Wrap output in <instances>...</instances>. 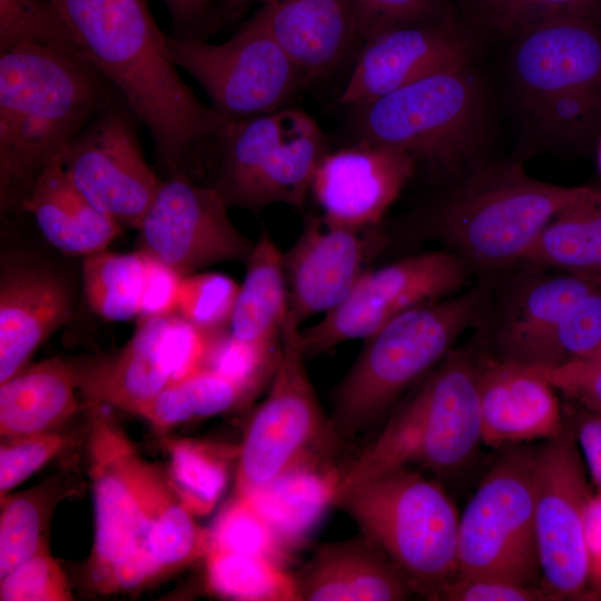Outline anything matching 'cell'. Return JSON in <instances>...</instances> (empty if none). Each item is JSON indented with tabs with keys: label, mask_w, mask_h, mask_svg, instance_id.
<instances>
[{
	"label": "cell",
	"mask_w": 601,
	"mask_h": 601,
	"mask_svg": "<svg viewBox=\"0 0 601 601\" xmlns=\"http://www.w3.org/2000/svg\"><path fill=\"white\" fill-rule=\"evenodd\" d=\"M437 597L450 601H538L552 600L533 585L495 577H463L447 581Z\"/></svg>",
	"instance_id": "cell-47"
},
{
	"label": "cell",
	"mask_w": 601,
	"mask_h": 601,
	"mask_svg": "<svg viewBox=\"0 0 601 601\" xmlns=\"http://www.w3.org/2000/svg\"><path fill=\"white\" fill-rule=\"evenodd\" d=\"M280 356V339L272 343L246 342L229 328L216 333L206 370L245 390L253 398L272 380Z\"/></svg>",
	"instance_id": "cell-40"
},
{
	"label": "cell",
	"mask_w": 601,
	"mask_h": 601,
	"mask_svg": "<svg viewBox=\"0 0 601 601\" xmlns=\"http://www.w3.org/2000/svg\"><path fill=\"white\" fill-rule=\"evenodd\" d=\"M506 100L523 139L580 148L601 135V21L561 19L511 39Z\"/></svg>",
	"instance_id": "cell-3"
},
{
	"label": "cell",
	"mask_w": 601,
	"mask_h": 601,
	"mask_svg": "<svg viewBox=\"0 0 601 601\" xmlns=\"http://www.w3.org/2000/svg\"><path fill=\"white\" fill-rule=\"evenodd\" d=\"M272 0H219L217 19L233 22L243 18L255 4L263 6Z\"/></svg>",
	"instance_id": "cell-52"
},
{
	"label": "cell",
	"mask_w": 601,
	"mask_h": 601,
	"mask_svg": "<svg viewBox=\"0 0 601 601\" xmlns=\"http://www.w3.org/2000/svg\"><path fill=\"white\" fill-rule=\"evenodd\" d=\"M169 455L168 481L179 501L194 516L211 512L229 479L231 457L238 449L194 441L165 439Z\"/></svg>",
	"instance_id": "cell-33"
},
{
	"label": "cell",
	"mask_w": 601,
	"mask_h": 601,
	"mask_svg": "<svg viewBox=\"0 0 601 601\" xmlns=\"http://www.w3.org/2000/svg\"><path fill=\"white\" fill-rule=\"evenodd\" d=\"M600 347L601 285L580 298L562 317L540 368H554L585 358Z\"/></svg>",
	"instance_id": "cell-42"
},
{
	"label": "cell",
	"mask_w": 601,
	"mask_h": 601,
	"mask_svg": "<svg viewBox=\"0 0 601 601\" xmlns=\"http://www.w3.org/2000/svg\"><path fill=\"white\" fill-rule=\"evenodd\" d=\"M139 124L120 95L86 124L61 157L69 180L93 207L135 229L164 181L145 159Z\"/></svg>",
	"instance_id": "cell-14"
},
{
	"label": "cell",
	"mask_w": 601,
	"mask_h": 601,
	"mask_svg": "<svg viewBox=\"0 0 601 601\" xmlns=\"http://www.w3.org/2000/svg\"><path fill=\"white\" fill-rule=\"evenodd\" d=\"M88 407L95 516L89 578L101 593L137 590L157 580L149 540L158 514L175 491L167 474L144 460L102 413V404L88 403Z\"/></svg>",
	"instance_id": "cell-6"
},
{
	"label": "cell",
	"mask_w": 601,
	"mask_h": 601,
	"mask_svg": "<svg viewBox=\"0 0 601 601\" xmlns=\"http://www.w3.org/2000/svg\"><path fill=\"white\" fill-rule=\"evenodd\" d=\"M479 363L483 444L545 441L561 432L565 421L556 388L538 367L499 357Z\"/></svg>",
	"instance_id": "cell-23"
},
{
	"label": "cell",
	"mask_w": 601,
	"mask_h": 601,
	"mask_svg": "<svg viewBox=\"0 0 601 601\" xmlns=\"http://www.w3.org/2000/svg\"><path fill=\"white\" fill-rule=\"evenodd\" d=\"M597 158H598V166L601 174V135L599 136L597 142Z\"/></svg>",
	"instance_id": "cell-53"
},
{
	"label": "cell",
	"mask_w": 601,
	"mask_h": 601,
	"mask_svg": "<svg viewBox=\"0 0 601 601\" xmlns=\"http://www.w3.org/2000/svg\"><path fill=\"white\" fill-rule=\"evenodd\" d=\"M228 208L210 185L167 177L138 227L139 250L184 277L214 264L246 262L254 243L231 223Z\"/></svg>",
	"instance_id": "cell-17"
},
{
	"label": "cell",
	"mask_w": 601,
	"mask_h": 601,
	"mask_svg": "<svg viewBox=\"0 0 601 601\" xmlns=\"http://www.w3.org/2000/svg\"><path fill=\"white\" fill-rule=\"evenodd\" d=\"M587 186L539 180L520 162H485L430 210V231L471 272L491 276L520 264L546 225Z\"/></svg>",
	"instance_id": "cell-5"
},
{
	"label": "cell",
	"mask_w": 601,
	"mask_h": 601,
	"mask_svg": "<svg viewBox=\"0 0 601 601\" xmlns=\"http://www.w3.org/2000/svg\"><path fill=\"white\" fill-rule=\"evenodd\" d=\"M206 583L217 597L242 601H300L295 575L272 559L209 550Z\"/></svg>",
	"instance_id": "cell-35"
},
{
	"label": "cell",
	"mask_w": 601,
	"mask_h": 601,
	"mask_svg": "<svg viewBox=\"0 0 601 601\" xmlns=\"http://www.w3.org/2000/svg\"><path fill=\"white\" fill-rule=\"evenodd\" d=\"M216 0H164L174 27V36L201 38L213 4Z\"/></svg>",
	"instance_id": "cell-50"
},
{
	"label": "cell",
	"mask_w": 601,
	"mask_h": 601,
	"mask_svg": "<svg viewBox=\"0 0 601 601\" xmlns=\"http://www.w3.org/2000/svg\"><path fill=\"white\" fill-rule=\"evenodd\" d=\"M55 490L39 485L1 497L0 579L48 545L45 538Z\"/></svg>",
	"instance_id": "cell-37"
},
{
	"label": "cell",
	"mask_w": 601,
	"mask_h": 601,
	"mask_svg": "<svg viewBox=\"0 0 601 601\" xmlns=\"http://www.w3.org/2000/svg\"><path fill=\"white\" fill-rule=\"evenodd\" d=\"M144 256L145 279L137 319L175 314L184 276L155 257Z\"/></svg>",
	"instance_id": "cell-48"
},
{
	"label": "cell",
	"mask_w": 601,
	"mask_h": 601,
	"mask_svg": "<svg viewBox=\"0 0 601 601\" xmlns=\"http://www.w3.org/2000/svg\"><path fill=\"white\" fill-rule=\"evenodd\" d=\"M18 210L30 214L46 240L67 255L104 250L120 233V224L75 188L60 160L37 177Z\"/></svg>",
	"instance_id": "cell-27"
},
{
	"label": "cell",
	"mask_w": 601,
	"mask_h": 601,
	"mask_svg": "<svg viewBox=\"0 0 601 601\" xmlns=\"http://www.w3.org/2000/svg\"><path fill=\"white\" fill-rule=\"evenodd\" d=\"M119 91L78 48L0 51V205L19 206L37 177Z\"/></svg>",
	"instance_id": "cell-2"
},
{
	"label": "cell",
	"mask_w": 601,
	"mask_h": 601,
	"mask_svg": "<svg viewBox=\"0 0 601 601\" xmlns=\"http://www.w3.org/2000/svg\"><path fill=\"white\" fill-rule=\"evenodd\" d=\"M471 275L447 249L367 269L338 306L300 332L304 353L317 356L341 343L366 339L404 312L459 293Z\"/></svg>",
	"instance_id": "cell-16"
},
{
	"label": "cell",
	"mask_w": 601,
	"mask_h": 601,
	"mask_svg": "<svg viewBox=\"0 0 601 601\" xmlns=\"http://www.w3.org/2000/svg\"><path fill=\"white\" fill-rule=\"evenodd\" d=\"M520 265L601 278V189L587 187L562 209Z\"/></svg>",
	"instance_id": "cell-30"
},
{
	"label": "cell",
	"mask_w": 601,
	"mask_h": 601,
	"mask_svg": "<svg viewBox=\"0 0 601 601\" xmlns=\"http://www.w3.org/2000/svg\"><path fill=\"white\" fill-rule=\"evenodd\" d=\"M145 279L141 250L114 253L106 249L82 260L83 293L89 307L110 322L138 318Z\"/></svg>",
	"instance_id": "cell-34"
},
{
	"label": "cell",
	"mask_w": 601,
	"mask_h": 601,
	"mask_svg": "<svg viewBox=\"0 0 601 601\" xmlns=\"http://www.w3.org/2000/svg\"><path fill=\"white\" fill-rule=\"evenodd\" d=\"M169 316L137 319L130 339L115 354L78 366L79 390L87 403L111 405L138 415L173 383L167 346Z\"/></svg>",
	"instance_id": "cell-24"
},
{
	"label": "cell",
	"mask_w": 601,
	"mask_h": 601,
	"mask_svg": "<svg viewBox=\"0 0 601 601\" xmlns=\"http://www.w3.org/2000/svg\"><path fill=\"white\" fill-rule=\"evenodd\" d=\"M483 42L461 18L374 35L363 42L338 102L361 107L435 72L477 61Z\"/></svg>",
	"instance_id": "cell-18"
},
{
	"label": "cell",
	"mask_w": 601,
	"mask_h": 601,
	"mask_svg": "<svg viewBox=\"0 0 601 601\" xmlns=\"http://www.w3.org/2000/svg\"><path fill=\"white\" fill-rule=\"evenodd\" d=\"M254 14L305 80L335 69L357 42L353 0H272Z\"/></svg>",
	"instance_id": "cell-25"
},
{
	"label": "cell",
	"mask_w": 601,
	"mask_h": 601,
	"mask_svg": "<svg viewBox=\"0 0 601 601\" xmlns=\"http://www.w3.org/2000/svg\"><path fill=\"white\" fill-rule=\"evenodd\" d=\"M295 579L300 601H400L412 588L364 535L319 548Z\"/></svg>",
	"instance_id": "cell-26"
},
{
	"label": "cell",
	"mask_w": 601,
	"mask_h": 601,
	"mask_svg": "<svg viewBox=\"0 0 601 601\" xmlns=\"http://www.w3.org/2000/svg\"><path fill=\"white\" fill-rule=\"evenodd\" d=\"M209 550L260 555L282 565L290 551L253 503L238 494L209 530Z\"/></svg>",
	"instance_id": "cell-38"
},
{
	"label": "cell",
	"mask_w": 601,
	"mask_h": 601,
	"mask_svg": "<svg viewBox=\"0 0 601 601\" xmlns=\"http://www.w3.org/2000/svg\"><path fill=\"white\" fill-rule=\"evenodd\" d=\"M357 108L361 140L403 150L436 177L454 183L489 161L496 101L476 61Z\"/></svg>",
	"instance_id": "cell-4"
},
{
	"label": "cell",
	"mask_w": 601,
	"mask_h": 601,
	"mask_svg": "<svg viewBox=\"0 0 601 601\" xmlns=\"http://www.w3.org/2000/svg\"><path fill=\"white\" fill-rule=\"evenodd\" d=\"M78 388V366L60 357L24 367L0 384L1 437L58 431L79 411Z\"/></svg>",
	"instance_id": "cell-28"
},
{
	"label": "cell",
	"mask_w": 601,
	"mask_h": 601,
	"mask_svg": "<svg viewBox=\"0 0 601 601\" xmlns=\"http://www.w3.org/2000/svg\"><path fill=\"white\" fill-rule=\"evenodd\" d=\"M490 308L489 283H481L411 308L364 339L334 396L331 420L337 441L352 439L381 418Z\"/></svg>",
	"instance_id": "cell-7"
},
{
	"label": "cell",
	"mask_w": 601,
	"mask_h": 601,
	"mask_svg": "<svg viewBox=\"0 0 601 601\" xmlns=\"http://www.w3.org/2000/svg\"><path fill=\"white\" fill-rule=\"evenodd\" d=\"M538 368L556 391L582 408L601 414V347L585 358L554 368Z\"/></svg>",
	"instance_id": "cell-46"
},
{
	"label": "cell",
	"mask_w": 601,
	"mask_h": 601,
	"mask_svg": "<svg viewBox=\"0 0 601 601\" xmlns=\"http://www.w3.org/2000/svg\"><path fill=\"white\" fill-rule=\"evenodd\" d=\"M416 167L403 150L361 140L325 154L311 191L328 223L367 229L382 219Z\"/></svg>",
	"instance_id": "cell-20"
},
{
	"label": "cell",
	"mask_w": 601,
	"mask_h": 601,
	"mask_svg": "<svg viewBox=\"0 0 601 601\" xmlns=\"http://www.w3.org/2000/svg\"><path fill=\"white\" fill-rule=\"evenodd\" d=\"M322 460L303 464L244 495L289 550L300 544L325 508L332 505L341 470L322 467Z\"/></svg>",
	"instance_id": "cell-31"
},
{
	"label": "cell",
	"mask_w": 601,
	"mask_h": 601,
	"mask_svg": "<svg viewBox=\"0 0 601 601\" xmlns=\"http://www.w3.org/2000/svg\"><path fill=\"white\" fill-rule=\"evenodd\" d=\"M357 42L380 32L459 19L453 0H353Z\"/></svg>",
	"instance_id": "cell-43"
},
{
	"label": "cell",
	"mask_w": 601,
	"mask_h": 601,
	"mask_svg": "<svg viewBox=\"0 0 601 601\" xmlns=\"http://www.w3.org/2000/svg\"><path fill=\"white\" fill-rule=\"evenodd\" d=\"M245 263L246 273L238 288L229 332L246 342H277L289 314L283 253L264 235L254 243Z\"/></svg>",
	"instance_id": "cell-29"
},
{
	"label": "cell",
	"mask_w": 601,
	"mask_h": 601,
	"mask_svg": "<svg viewBox=\"0 0 601 601\" xmlns=\"http://www.w3.org/2000/svg\"><path fill=\"white\" fill-rule=\"evenodd\" d=\"M252 400L231 381L205 370L168 385L138 414L158 431L215 416Z\"/></svg>",
	"instance_id": "cell-36"
},
{
	"label": "cell",
	"mask_w": 601,
	"mask_h": 601,
	"mask_svg": "<svg viewBox=\"0 0 601 601\" xmlns=\"http://www.w3.org/2000/svg\"><path fill=\"white\" fill-rule=\"evenodd\" d=\"M239 285L228 275L195 273L181 280L176 314L207 332L229 327Z\"/></svg>",
	"instance_id": "cell-41"
},
{
	"label": "cell",
	"mask_w": 601,
	"mask_h": 601,
	"mask_svg": "<svg viewBox=\"0 0 601 601\" xmlns=\"http://www.w3.org/2000/svg\"><path fill=\"white\" fill-rule=\"evenodd\" d=\"M173 60L206 91L211 107L228 119L273 112L305 80L265 24L253 14L219 43L166 36Z\"/></svg>",
	"instance_id": "cell-13"
},
{
	"label": "cell",
	"mask_w": 601,
	"mask_h": 601,
	"mask_svg": "<svg viewBox=\"0 0 601 601\" xmlns=\"http://www.w3.org/2000/svg\"><path fill=\"white\" fill-rule=\"evenodd\" d=\"M571 423L585 469L601 491V414L581 408Z\"/></svg>",
	"instance_id": "cell-49"
},
{
	"label": "cell",
	"mask_w": 601,
	"mask_h": 601,
	"mask_svg": "<svg viewBox=\"0 0 601 601\" xmlns=\"http://www.w3.org/2000/svg\"><path fill=\"white\" fill-rule=\"evenodd\" d=\"M68 440L58 431L4 439L0 446V497L62 452Z\"/></svg>",
	"instance_id": "cell-45"
},
{
	"label": "cell",
	"mask_w": 601,
	"mask_h": 601,
	"mask_svg": "<svg viewBox=\"0 0 601 601\" xmlns=\"http://www.w3.org/2000/svg\"><path fill=\"white\" fill-rule=\"evenodd\" d=\"M457 572L533 585L540 572L534 450L506 452L482 479L460 516Z\"/></svg>",
	"instance_id": "cell-12"
},
{
	"label": "cell",
	"mask_w": 601,
	"mask_h": 601,
	"mask_svg": "<svg viewBox=\"0 0 601 601\" xmlns=\"http://www.w3.org/2000/svg\"><path fill=\"white\" fill-rule=\"evenodd\" d=\"M78 49L149 130L168 177L195 179L228 118L183 80L147 0H52Z\"/></svg>",
	"instance_id": "cell-1"
},
{
	"label": "cell",
	"mask_w": 601,
	"mask_h": 601,
	"mask_svg": "<svg viewBox=\"0 0 601 601\" xmlns=\"http://www.w3.org/2000/svg\"><path fill=\"white\" fill-rule=\"evenodd\" d=\"M73 294L47 265H2L0 277V384L27 367L37 348L68 323Z\"/></svg>",
	"instance_id": "cell-22"
},
{
	"label": "cell",
	"mask_w": 601,
	"mask_h": 601,
	"mask_svg": "<svg viewBox=\"0 0 601 601\" xmlns=\"http://www.w3.org/2000/svg\"><path fill=\"white\" fill-rule=\"evenodd\" d=\"M29 45L78 48L52 0H0V51Z\"/></svg>",
	"instance_id": "cell-39"
},
{
	"label": "cell",
	"mask_w": 601,
	"mask_h": 601,
	"mask_svg": "<svg viewBox=\"0 0 601 601\" xmlns=\"http://www.w3.org/2000/svg\"><path fill=\"white\" fill-rule=\"evenodd\" d=\"M210 184L228 207L258 209L273 204L300 207L325 156L317 122L298 108L229 119L215 149Z\"/></svg>",
	"instance_id": "cell-10"
},
{
	"label": "cell",
	"mask_w": 601,
	"mask_h": 601,
	"mask_svg": "<svg viewBox=\"0 0 601 601\" xmlns=\"http://www.w3.org/2000/svg\"><path fill=\"white\" fill-rule=\"evenodd\" d=\"M534 462L540 572L553 599L578 598L590 581L584 522L592 494L571 422L534 450Z\"/></svg>",
	"instance_id": "cell-15"
},
{
	"label": "cell",
	"mask_w": 601,
	"mask_h": 601,
	"mask_svg": "<svg viewBox=\"0 0 601 601\" xmlns=\"http://www.w3.org/2000/svg\"><path fill=\"white\" fill-rule=\"evenodd\" d=\"M513 280L496 311V356L535 367L543 365L553 333L566 312L601 285V278L528 267Z\"/></svg>",
	"instance_id": "cell-21"
},
{
	"label": "cell",
	"mask_w": 601,
	"mask_h": 601,
	"mask_svg": "<svg viewBox=\"0 0 601 601\" xmlns=\"http://www.w3.org/2000/svg\"><path fill=\"white\" fill-rule=\"evenodd\" d=\"M589 579L601 583V491L591 495L584 522Z\"/></svg>",
	"instance_id": "cell-51"
},
{
	"label": "cell",
	"mask_w": 601,
	"mask_h": 601,
	"mask_svg": "<svg viewBox=\"0 0 601 601\" xmlns=\"http://www.w3.org/2000/svg\"><path fill=\"white\" fill-rule=\"evenodd\" d=\"M1 601H69L72 593L60 564L42 548L0 579Z\"/></svg>",
	"instance_id": "cell-44"
},
{
	"label": "cell",
	"mask_w": 601,
	"mask_h": 601,
	"mask_svg": "<svg viewBox=\"0 0 601 601\" xmlns=\"http://www.w3.org/2000/svg\"><path fill=\"white\" fill-rule=\"evenodd\" d=\"M480 363L451 351L378 435L339 472L334 496L397 466L460 470L482 443Z\"/></svg>",
	"instance_id": "cell-8"
},
{
	"label": "cell",
	"mask_w": 601,
	"mask_h": 601,
	"mask_svg": "<svg viewBox=\"0 0 601 601\" xmlns=\"http://www.w3.org/2000/svg\"><path fill=\"white\" fill-rule=\"evenodd\" d=\"M374 230L353 229L312 217L283 253L289 313L297 324L338 306L368 269L382 247Z\"/></svg>",
	"instance_id": "cell-19"
},
{
	"label": "cell",
	"mask_w": 601,
	"mask_h": 601,
	"mask_svg": "<svg viewBox=\"0 0 601 601\" xmlns=\"http://www.w3.org/2000/svg\"><path fill=\"white\" fill-rule=\"evenodd\" d=\"M462 21L484 40L510 41L561 19L601 21V0H453Z\"/></svg>",
	"instance_id": "cell-32"
},
{
	"label": "cell",
	"mask_w": 601,
	"mask_h": 601,
	"mask_svg": "<svg viewBox=\"0 0 601 601\" xmlns=\"http://www.w3.org/2000/svg\"><path fill=\"white\" fill-rule=\"evenodd\" d=\"M397 566L431 594L457 571L460 515L443 487L397 466L337 493L332 501Z\"/></svg>",
	"instance_id": "cell-9"
},
{
	"label": "cell",
	"mask_w": 601,
	"mask_h": 601,
	"mask_svg": "<svg viewBox=\"0 0 601 601\" xmlns=\"http://www.w3.org/2000/svg\"><path fill=\"white\" fill-rule=\"evenodd\" d=\"M299 324L288 314L268 393L238 447L235 494L256 492L287 472L322 459L338 442L305 366Z\"/></svg>",
	"instance_id": "cell-11"
}]
</instances>
